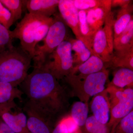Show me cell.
<instances>
[{
  "label": "cell",
  "mask_w": 133,
  "mask_h": 133,
  "mask_svg": "<svg viewBox=\"0 0 133 133\" xmlns=\"http://www.w3.org/2000/svg\"><path fill=\"white\" fill-rule=\"evenodd\" d=\"M19 88L26 96L23 108L54 126L67 114L70 95L65 87L43 65H33Z\"/></svg>",
  "instance_id": "1"
},
{
  "label": "cell",
  "mask_w": 133,
  "mask_h": 133,
  "mask_svg": "<svg viewBox=\"0 0 133 133\" xmlns=\"http://www.w3.org/2000/svg\"><path fill=\"white\" fill-rule=\"evenodd\" d=\"M53 21V17H45L26 13L17 23L14 29L11 30V36L13 39L20 40V46L33 59L36 46L45 38Z\"/></svg>",
  "instance_id": "2"
},
{
  "label": "cell",
  "mask_w": 133,
  "mask_h": 133,
  "mask_svg": "<svg viewBox=\"0 0 133 133\" xmlns=\"http://www.w3.org/2000/svg\"><path fill=\"white\" fill-rule=\"evenodd\" d=\"M32 58L21 46L0 53V82L18 87L26 78L31 66Z\"/></svg>",
  "instance_id": "3"
},
{
  "label": "cell",
  "mask_w": 133,
  "mask_h": 133,
  "mask_svg": "<svg viewBox=\"0 0 133 133\" xmlns=\"http://www.w3.org/2000/svg\"><path fill=\"white\" fill-rule=\"evenodd\" d=\"M109 71L105 68L98 72L88 75L69 74L63 78L70 88V96L88 103L90 98L105 89Z\"/></svg>",
  "instance_id": "4"
},
{
  "label": "cell",
  "mask_w": 133,
  "mask_h": 133,
  "mask_svg": "<svg viewBox=\"0 0 133 133\" xmlns=\"http://www.w3.org/2000/svg\"><path fill=\"white\" fill-rule=\"evenodd\" d=\"M53 22L50 26L46 36L42 41V45L36 46L35 52L32 59L33 64H40L45 57L55 50L61 43L68 40L67 26L59 14L53 16Z\"/></svg>",
  "instance_id": "5"
},
{
  "label": "cell",
  "mask_w": 133,
  "mask_h": 133,
  "mask_svg": "<svg viewBox=\"0 0 133 133\" xmlns=\"http://www.w3.org/2000/svg\"><path fill=\"white\" fill-rule=\"evenodd\" d=\"M50 72L58 80L63 79L73 68L71 44L69 39L61 43L40 64Z\"/></svg>",
  "instance_id": "6"
},
{
  "label": "cell",
  "mask_w": 133,
  "mask_h": 133,
  "mask_svg": "<svg viewBox=\"0 0 133 133\" xmlns=\"http://www.w3.org/2000/svg\"><path fill=\"white\" fill-rule=\"evenodd\" d=\"M114 17L108 16L105 20L104 26L96 31L92 43L93 55L101 58L105 64H108L113 55Z\"/></svg>",
  "instance_id": "7"
},
{
  "label": "cell",
  "mask_w": 133,
  "mask_h": 133,
  "mask_svg": "<svg viewBox=\"0 0 133 133\" xmlns=\"http://www.w3.org/2000/svg\"><path fill=\"white\" fill-rule=\"evenodd\" d=\"M0 116L15 133H29L26 115L15 101L0 104Z\"/></svg>",
  "instance_id": "8"
},
{
  "label": "cell",
  "mask_w": 133,
  "mask_h": 133,
  "mask_svg": "<svg viewBox=\"0 0 133 133\" xmlns=\"http://www.w3.org/2000/svg\"><path fill=\"white\" fill-rule=\"evenodd\" d=\"M133 109V89L125 88L122 98L110 109V119L108 125L113 131L119 122L127 115Z\"/></svg>",
  "instance_id": "9"
},
{
  "label": "cell",
  "mask_w": 133,
  "mask_h": 133,
  "mask_svg": "<svg viewBox=\"0 0 133 133\" xmlns=\"http://www.w3.org/2000/svg\"><path fill=\"white\" fill-rule=\"evenodd\" d=\"M58 9L60 16L67 26L71 29L76 39L81 41L79 10L74 6L73 0H59Z\"/></svg>",
  "instance_id": "10"
},
{
  "label": "cell",
  "mask_w": 133,
  "mask_h": 133,
  "mask_svg": "<svg viewBox=\"0 0 133 133\" xmlns=\"http://www.w3.org/2000/svg\"><path fill=\"white\" fill-rule=\"evenodd\" d=\"M90 107L92 115L97 121L103 124L108 123L110 106L105 88L93 97Z\"/></svg>",
  "instance_id": "11"
},
{
  "label": "cell",
  "mask_w": 133,
  "mask_h": 133,
  "mask_svg": "<svg viewBox=\"0 0 133 133\" xmlns=\"http://www.w3.org/2000/svg\"><path fill=\"white\" fill-rule=\"evenodd\" d=\"M59 0H26V9L30 14L50 17L56 14Z\"/></svg>",
  "instance_id": "12"
},
{
  "label": "cell",
  "mask_w": 133,
  "mask_h": 133,
  "mask_svg": "<svg viewBox=\"0 0 133 133\" xmlns=\"http://www.w3.org/2000/svg\"><path fill=\"white\" fill-rule=\"evenodd\" d=\"M23 110L27 116V127L30 133H52L55 126L50 124L33 112Z\"/></svg>",
  "instance_id": "13"
},
{
  "label": "cell",
  "mask_w": 133,
  "mask_h": 133,
  "mask_svg": "<svg viewBox=\"0 0 133 133\" xmlns=\"http://www.w3.org/2000/svg\"><path fill=\"white\" fill-rule=\"evenodd\" d=\"M111 8L98 7L86 10L87 23L91 29L96 33L99 29L103 27L105 19Z\"/></svg>",
  "instance_id": "14"
},
{
  "label": "cell",
  "mask_w": 133,
  "mask_h": 133,
  "mask_svg": "<svg viewBox=\"0 0 133 133\" xmlns=\"http://www.w3.org/2000/svg\"><path fill=\"white\" fill-rule=\"evenodd\" d=\"M105 68L106 67L104 62L97 56L91 55L82 64L73 67L70 74L88 75L98 72Z\"/></svg>",
  "instance_id": "15"
},
{
  "label": "cell",
  "mask_w": 133,
  "mask_h": 133,
  "mask_svg": "<svg viewBox=\"0 0 133 133\" xmlns=\"http://www.w3.org/2000/svg\"><path fill=\"white\" fill-rule=\"evenodd\" d=\"M107 64L114 68H127L133 70V46L115 51Z\"/></svg>",
  "instance_id": "16"
},
{
  "label": "cell",
  "mask_w": 133,
  "mask_h": 133,
  "mask_svg": "<svg viewBox=\"0 0 133 133\" xmlns=\"http://www.w3.org/2000/svg\"><path fill=\"white\" fill-rule=\"evenodd\" d=\"M133 5L130 3L121 8L119 10L116 19L114 21V39L122 33L129 23L133 19Z\"/></svg>",
  "instance_id": "17"
},
{
  "label": "cell",
  "mask_w": 133,
  "mask_h": 133,
  "mask_svg": "<svg viewBox=\"0 0 133 133\" xmlns=\"http://www.w3.org/2000/svg\"><path fill=\"white\" fill-rule=\"evenodd\" d=\"M68 39L71 44L73 67L82 64L92 55L82 41L76 38Z\"/></svg>",
  "instance_id": "18"
},
{
  "label": "cell",
  "mask_w": 133,
  "mask_h": 133,
  "mask_svg": "<svg viewBox=\"0 0 133 133\" xmlns=\"http://www.w3.org/2000/svg\"><path fill=\"white\" fill-rule=\"evenodd\" d=\"M109 85L121 88H133V70L127 68H120L115 72Z\"/></svg>",
  "instance_id": "19"
},
{
  "label": "cell",
  "mask_w": 133,
  "mask_h": 133,
  "mask_svg": "<svg viewBox=\"0 0 133 133\" xmlns=\"http://www.w3.org/2000/svg\"><path fill=\"white\" fill-rule=\"evenodd\" d=\"M23 95L18 87L8 82H0V104L15 101L16 99L22 100Z\"/></svg>",
  "instance_id": "20"
},
{
  "label": "cell",
  "mask_w": 133,
  "mask_h": 133,
  "mask_svg": "<svg viewBox=\"0 0 133 133\" xmlns=\"http://www.w3.org/2000/svg\"><path fill=\"white\" fill-rule=\"evenodd\" d=\"M89 111L88 103L76 101L71 106L70 115L81 130L85 125L88 118Z\"/></svg>",
  "instance_id": "21"
},
{
  "label": "cell",
  "mask_w": 133,
  "mask_h": 133,
  "mask_svg": "<svg viewBox=\"0 0 133 133\" xmlns=\"http://www.w3.org/2000/svg\"><path fill=\"white\" fill-rule=\"evenodd\" d=\"M79 31L83 42L93 55L92 43L95 32L93 31L87 23L86 10H79Z\"/></svg>",
  "instance_id": "22"
},
{
  "label": "cell",
  "mask_w": 133,
  "mask_h": 133,
  "mask_svg": "<svg viewBox=\"0 0 133 133\" xmlns=\"http://www.w3.org/2000/svg\"><path fill=\"white\" fill-rule=\"evenodd\" d=\"M133 46V19L129 23L124 31L114 39V50H119Z\"/></svg>",
  "instance_id": "23"
},
{
  "label": "cell",
  "mask_w": 133,
  "mask_h": 133,
  "mask_svg": "<svg viewBox=\"0 0 133 133\" xmlns=\"http://www.w3.org/2000/svg\"><path fill=\"white\" fill-rule=\"evenodd\" d=\"M0 2L10 12L14 23L21 19L24 9H26V0H0Z\"/></svg>",
  "instance_id": "24"
},
{
  "label": "cell",
  "mask_w": 133,
  "mask_h": 133,
  "mask_svg": "<svg viewBox=\"0 0 133 133\" xmlns=\"http://www.w3.org/2000/svg\"><path fill=\"white\" fill-rule=\"evenodd\" d=\"M80 130L82 133H110L111 129L108 123H100L92 115L88 116L84 127Z\"/></svg>",
  "instance_id": "25"
},
{
  "label": "cell",
  "mask_w": 133,
  "mask_h": 133,
  "mask_svg": "<svg viewBox=\"0 0 133 133\" xmlns=\"http://www.w3.org/2000/svg\"><path fill=\"white\" fill-rule=\"evenodd\" d=\"M78 10H87L98 7L112 8L111 0H73Z\"/></svg>",
  "instance_id": "26"
},
{
  "label": "cell",
  "mask_w": 133,
  "mask_h": 133,
  "mask_svg": "<svg viewBox=\"0 0 133 133\" xmlns=\"http://www.w3.org/2000/svg\"><path fill=\"white\" fill-rule=\"evenodd\" d=\"M110 133H133V110L122 119Z\"/></svg>",
  "instance_id": "27"
},
{
  "label": "cell",
  "mask_w": 133,
  "mask_h": 133,
  "mask_svg": "<svg viewBox=\"0 0 133 133\" xmlns=\"http://www.w3.org/2000/svg\"><path fill=\"white\" fill-rule=\"evenodd\" d=\"M11 30L0 24V53L14 47Z\"/></svg>",
  "instance_id": "28"
},
{
  "label": "cell",
  "mask_w": 133,
  "mask_h": 133,
  "mask_svg": "<svg viewBox=\"0 0 133 133\" xmlns=\"http://www.w3.org/2000/svg\"><path fill=\"white\" fill-rule=\"evenodd\" d=\"M14 23L10 12L0 2V24L9 30L10 28Z\"/></svg>",
  "instance_id": "29"
},
{
  "label": "cell",
  "mask_w": 133,
  "mask_h": 133,
  "mask_svg": "<svg viewBox=\"0 0 133 133\" xmlns=\"http://www.w3.org/2000/svg\"><path fill=\"white\" fill-rule=\"evenodd\" d=\"M52 133H70L62 119L57 124Z\"/></svg>",
  "instance_id": "30"
},
{
  "label": "cell",
  "mask_w": 133,
  "mask_h": 133,
  "mask_svg": "<svg viewBox=\"0 0 133 133\" xmlns=\"http://www.w3.org/2000/svg\"><path fill=\"white\" fill-rule=\"evenodd\" d=\"M131 1L129 0H111L112 7L120 6L123 7L124 6L131 3Z\"/></svg>",
  "instance_id": "31"
},
{
  "label": "cell",
  "mask_w": 133,
  "mask_h": 133,
  "mask_svg": "<svg viewBox=\"0 0 133 133\" xmlns=\"http://www.w3.org/2000/svg\"><path fill=\"white\" fill-rule=\"evenodd\" d=\"M0 133H15L0 116Z\"/></svg>",
  "instance_id": "32"
},
{
  "label": "cell",
  "mask_w": 133,
  "mask_h": 133,
  "mask_svg": "<svg viewBox=\"0 0 133 133\" xmlns=\"http://www.w3.org/2000/svg\"></svg>",
  "instance_id": "33"
}]
</instances>
